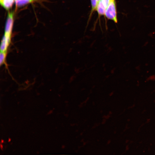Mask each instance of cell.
<instances>
[{
  "label": "cell",
  "mask_w": 155,
  "mask_h": 155,
  "mask_svg": "<svg viewBox=\"0 0 155 155\" xmlns=\"http://www.w3.org/2000/svg\"><path fill=\"white\" fill-rule=\"evenodd\" d=\"M104 15L108 19L113 20L116 23L117 22L115 0L111 1L105 11Z\"/></svg>",
  "instance_id": "cell-1"
},
{
  "label": "cell",
  "mask_w": 155,
  "mask_h": 155,
  "mask_svg": "<svg viewBox=\"0 0 155 155\" xmlns=\"http://www.w3.org/2000/svg\"><path fill=\"white\" fill-rule=\"evenodd\" d=\"M13 16L14 13L13 12H9L8 13L5 28V34L11 36L13 22Z\"/></svg>",
  "instance_id": "cell-2"
},
{
  "label": "cell",
  "mask_w": 155,
  "mask_h": 155,
  "mask_svg": "<svg viewBox=\"0 0 155 155\" xmlns=\"http://www.w3.org/2000/svg\"><path fill=\"white\" fill-rule=\"evenodd\" d=\"M112 0H100L98 2L96 8L99 15H104L105 11Z\"/></svg>",
  "instance_id": "cell-3"
},
{
  "label": "cell",
  "mask_w": 155,
  "mask_h": 155,
  "mask_svg": "<svg viewBox=\"0 0 155 155\" xmlns=\"http://www.w3.org/2000/svg\"><path fill=\"white\" fill-rule=\"evenodd\" d=\"M11 36L4 34L1 41L0 53L7 54L8 48L11 42Z\"/></svg>",
  "instance_id": "cell-4"
},
{
  "label": "cell",
  "mask_w": 155,
  "mask_h": 155,
  "mask_svg": "<svg viewBox=\"0 0 155 155\" xmlns=\"http://www.w3.org/2000/svg\"><path fill=\"white\" fill-rule=\"evenodd\" d=\"M35 0H15L16 5L18 7H21L31 3Z\"/></svg>",
  "instance_id": "cell-5"
},
{
  "label": "cell",
  "mask_w": 155,
  "mask_h": 155,
  "mask_svg": "<svg viewBox=\"0 0 155 155\" xmlns=\"http://www.w3.org/2000/svg\"><path fill=\"white\" fill-rule=\"evenodd\" d=\"M7 54L0 53V64L3 65L5 63Z\"/></svg>",
  "instance_id": "cell-6"
},
{
  "label": "cell",
  "mask_w": 155,
  "mask_h": 155,
  "mask_svg": "<svg viewBox=\"0 0 155 155\" xmlns=\"http://www.w3.org/2000/svg\"><path fill=\"white\" fill-rule=\"evenodd\" d=\"M92 7V11H94L96 9L97 2V0H91Z\"/></svg>",
  "instance_id": "cell-7"
},
{
  "label": "cell",
  "mask_w": 155,
  "mask_h": 155,
  "mask_svg": "<svg viewBox=\"0 0 155 155\" xmlns=\"http://www.w3.org/2000/svg\"><path fill=\"white\" fill-rule=\"evenodd\" d=\"M1 149L3 148V146L1 144Z\"/></svg>",
  "instance_id": "cell-8"
},
{
  "label": "cell",
  "mask_w": 155,
  "mask_h": 155,
  "mask_svg": "<svg viewBox=\"0 0 155 155\" xmlns=\"http://www.w3.org/2000/svg\"><path fill=\"white\" fill-rule=\"evenodd\" d=\"M3 140H1V142L2 143H3Z\"/></svg>",
  "instance_id": "cell-9"
},
{
  "label": "cell",
  "mask_w": 155,
  "mask_h": 155,
  "mask_svg": "<svg viewBox=\"0 0 155 155\" xmlns=\"http://www.w3.org/2000/svg\"><path fill=\"white\" fill-rule=\"evenodd\" d=\"M100 1V0H97V3H98V2Z\"/></svg>",
  "instance_id": "cell-10"
},
{
  "label": "cell",
  "mask_w": 155,
  "mask_h": 155,
  "mask_svg": "<svg viewBox=\"0 0 155 155\" xmlns=\"http://www.w3.org/2000/svg\"><path fill=\"white\" fill-rule=\"evenodd\" d=\"M10 140H11V139H9L8 141L10 142Z\"/></svg>",
  "instance_id": "cell-11"
}]
</instances>
